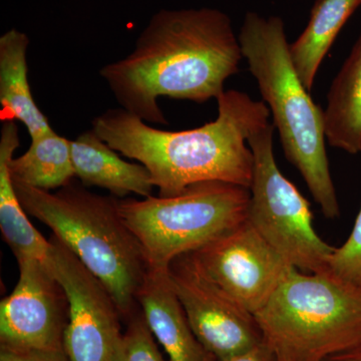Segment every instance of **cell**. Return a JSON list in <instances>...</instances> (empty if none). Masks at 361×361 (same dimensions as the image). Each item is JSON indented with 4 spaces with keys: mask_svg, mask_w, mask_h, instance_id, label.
<instances>
[{
    "mask_svg": "<svg viewBox=\"0 0 361 361\" xmlns=\"http://www.w3.org/2000/svg\"><path fill=\"white\" fill-rule=\"evenodd\" d=\"M243 59L228 14L212 7L159 11L134 51L99 71L123 109L145 122L168 125L160 97L204 104L225 92Z\"/></svg>",
    "mask_w": 361,
    "mask_h": 361,
    "instance_id": "1",
    "label": "cell"
},
{
    "mask_svg": "<svg viewBox=\"0 0 361 361\" xmlns=\"http://www.w3.org/2000/svg\"><path fill=\"white\" fill-rule=\"evenodd\" d=\"M217 102V118L196 129H156L122 108L94 118L92 130L111 149L144 165L160 197L206 180L250 189L254 158L248 137L270 123L269 109L236 90H225Z\"/></svg>",
    "mask_w": 361,
    "mask_h": 361,
    "instance_id": "2",
    "label": "cell"
},
{
    "mask_svg": "<svg viewBox=\"0 0 361 361\" xmlns=\"http://www.w3.org/2000/svg\"><path fill=\"white\" fill-rule=\"evenodd\" d=\"M238 37L243 58L272 115L287 160L302 176L325 217H339L327 157L324 114L294 68L283 20L248 11Z\"/></svg>",
    "mask_w": 361,
    "mask_h": 361,
    "instance_id": "3",
    "label": "cell"
},
{
    "mask_svg": "<svg viewBox=\"0 0 361 361\" xmlns=\"http://www.w3.org/2000/svg\"><path fill=\"white\" fill-rule=\"evenodd\" d=\"M13 180L27 215L47 225L106 285L127 322L140 310L137 293L149 265L121 216L118 198L73 180L54 193Z\"/></svg>",
    "mask_w": 361,
    "mask_h": 361,
    "instance_id": "4",
    "label": "cell"
},
{
    "mask_svg": "<svg viewBox=\"0 0 361 361\" xmlns=\"http://www.w3.org/2000/svg\"><path fill=\"white\" fill-rule=\"evenodd\" d=\"M254 316L277 361H325L361 341V288L290 267Z\"/></svg>",
    "mask_w": 361,
    "mask_h": 361,
    "instance_id": "5",
    "label": "cell"
},
{
    "mask_svg": "<svg viewBox=\"0 0 361 361\" xmlns=\"http://www.w3.org/2000/svg\"><path fill=\"white\" fill-rule=\"evenodd\" d=\"M249 188L206 180L171 197L118 199L123 220L142 247L149 269L168 270L192 253L243 223L250 203Z\"/></svg>",
    "mask_w": 361,
    "mask_h": 361,
    "instance_id": "6",
    "label": "cell"
},
{
    "mask_svg": "<svg viewBox=\"0 0 361 361\" xmlns=\"http://www.w3.org/2000/svg\"><path fill=\"white\" fill-rule=\"evenodd\" d=\"M274 129L269 123L248 137L254 168L247 220L292 267L323 272L336 247L316 233L310 202L278 167Z\"/></svg>",
    "mask_w": 361,
    "mask_h": 361,
    "instance_id": "7",
    "label": "cell"
},
{
    "mask_svg": "<svg viewBox=\"0 0 361 361\" xmlns=\"http://www.w3.org/2000/svg\"><path fill=\"white\" fill-rule=\"evenodd\" d=\"M47 264L65 289L68 323L65 350L70 361H113L123 332L122 314L106 285L52 234Z\"/></svg>",
    "mask_w": 361,
    "mask_h": 361,
    "instance_id": "8",
    "label": "cell"
},
{
    "mask_svg": "<svg viewBox=\"0 0 361 361\" xmlns=\"http://www.w3.org/2000/svg\"><path fill=\"white\" fill-rule=\"evenodd\" d=\"M169 276L195 336L217 361H229L262 343L255 316L202 272L191 254L176 258Z\"/></svg>",
    "mask_w": 361,
    "mask_h": 361,
    "instance_id": "9",
    "label": "cell"
},
{
    "mask_svg": "<svg viewBox=\"0 0 361 361\" xmlns=\"http://www.w3.org/2000/svg\"><path fill=\"white\" fill-rule=\"evenodd\" d=\"M190 254L211 281L252 314L292 267L247 219Z\"/></svg>",
    "mask_w": 361,
    "mask_h": 361,
    "instance_id": "10",
    "label": "cell"
},
{
    "mask_svg": "<svg viewBox=\"0 0 361 361\" xmlns=\"http://www.w3.org/2000/svg\"><path fill=\"white\" fill-rule=\"evenodd\" d=\"M18 263V284L0 303V348L65 350V289L47 263L35 258H20Z\"/></svg>",
    "mask_w": 361,
    "mask_h": 361,
    "instance_id": "11",
    "label": "cell"
},
{
    "mask_svg": "<svg viewBox=\"0 0 361 361\" xmlns=\"http://www.w3.org/2000/svg\"><path fill=\"white\" fill-rule=\"evenodd\" d=\"M137 304L145 320L170 361H217L195 336L173 288L168 270L149 269Z\"/></svg>",
    "mask_w": 361,
    "mask_h": 361,
    "instance_id": "12",
    "label": "cell"
},
{
    "mask_svg": "<svg viewBox=\"0 0 361 361\" xmlns=\"http://www.w3.org/2000/svg\"><path fill=\"white\" fill-rule=\"evenodd\" d=\"M71 149L75 178L85 187L103 188L118 199L130 194L153 196L154 185L147 168L123 160L94 130L71 141Z\"/></svg>",
    "mask_w": 361,
    "mask_h": 361,
    "instance_id": "13",
    "label": "cell"
},
{
    "mask_svg": "<svg viewBox=\"0 0 361 361\" xmlns=\"http://www.w3.org/2000/svg\"><path fill=\"white\" fill-rule=\"evenodd\" d=\"M28 45L27 35L16 28L0 37V118L2 122L20 121L35 140L54 129L32 97L26 59Z\"/></svg>",
    "mask_w": 361,
    "mask_h": 361,
    "instance_id": "14",
    "label": "cell"
},
{
    "mask_svg": "<svg viewBox=\"0 0 361 361\" xmlns=\"http://www.w3.org/2000/svg\"><path fill=\"white\" fill-rule=\"evenodd\" d=\"M20 144L18 125L13 121L4 122L0 130V230L16 260L35 258L47 264L51 243L28 219L9 169Z\"/></svg>",
    "mask_w": 361,
    "mask_h": 361,
    "instance_id": "15",
    "label": "cell"
},
{
    "mask_svg": "<svg viewBox=\"0 0 361 361\" xmlns=\"http://www.w3.org/2000/svg\"><path fill=\"white\" fill-rule=\"evenodd\" d=\"M323 114L327 144L361 153V33L330 85Z\"/></svg>",
    "mask_w": 361,
    "mask_h": 361,
    "instance_id": "16",
    "label": "cell"
},
{
    "mask_svg": "<svg viewBox=\"0 0 361 361\" xmlns=\"http://www.w3.org/2000/svg\"><path fill=\"white\" fill-rule=\"evenodd\" d=\"M361 0H315L310 20L298 39L290 44V58L306 90H312L323 59Z\"/></svg>",
    "mask_w": 361,
    "mask_h": 361,
    "instance_id": "17",
    "label": "cell"
},
{
    "mask_svg": "<svg viewBox=\"0 0 361 361\" xmlns=\"http://www.w3.org/2000/svg\"><path fill=\"white\" fill-rule=\"evenodd\" d=\"M9 169L13 180L37 189L51 191L66 187L75 178L71 140L52 130L32 140L23 155L11 159Z\"/></svg>",
    "mask_w": 361,
    "mask_h": 361,
    "instance_id": "18",
    "label": "cell"
},
{
    "mask_svg": "<svg viewBox=\"0 0 361 361\" xmlns=\"http://www.w3.org/2000/svg\"><path fill=\"white\" fill-rule=\"evenodd\" d=\"M113 361H170L161 355L141 308L128 320Z\"/></svg>",
    "mask_w": 361,
    "mask_h": 361,
    "instance_id": "19",
    "label": "cell"
},
{
    "mask_svg": "<svg viewBox=\"0 0 361 361\" xmlns=\"http://www.w3.org/2000/svg\"><path fill=\"white\" fill-rule=\"evenodd\" d=\"M327 270L361 288V207L353 231L343 245L334 249Z\"/></svg>",
    "mask_w": 361,
    "mask_h": 361,
    "instance_id": "20",
    "label": "cell"
},
{
    "mask_svg": "<svg viewBox=\"0 0 361 361\" xmlns=\"http://www.w3.org/2000/svg\"><path fill=\"white\" fill-rule=\"evenodd\" d=\"M0 361H70L66 350H21L0 348Z\"/></svg>",
    "mask_w": 361,
    "mask_h": 361,
    "instance_id": "21",
    "label": "cell"
},
{
    "mask_svg": "<svg viewBox=\"0 0 361 361\" xmlns=\"http://www.w3.org/2000/svg\"><path fill=\"white\" fill-rule=\"evenodd\" d=\"M229 361H277V360L269 346L263 341L248 353L237 356Z\"/></svg>",
    "mask_w": 361,
    "mask_h": 361,
    "instance_id": "22",
    "label": "cell"
},
{
    "mask_svg": "<svg viewBox=\"0 0 361 361\" xmlns=\"http://www.w3.org/2000/svg\"><path fill=\"white\" fill-rule=\"evenodd\" d=\"M325 361H361V341L353 348L330 356Z\"/></svg>",
    "mask_w": 361,
    "mask_h": 361,
    "instance_id": "23",
    "label": "cell"
}]
</instances>
